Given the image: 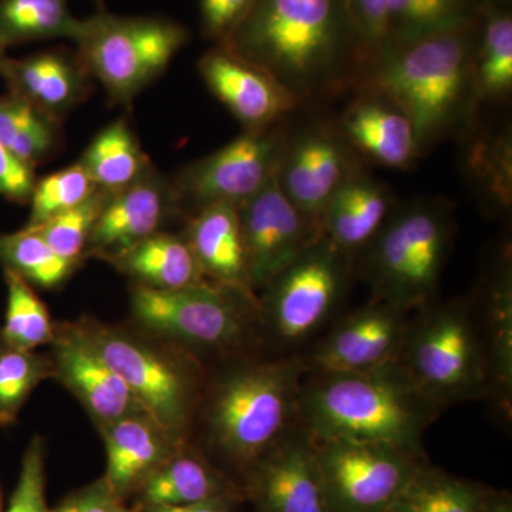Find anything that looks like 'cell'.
<instances>
[{
  "mask_svg": "<svg viewBox=\"0 0 512 512\" xmlns=\"http://www.w3.org/2000/svg\"><path fill=\"white\" fill-rule=\"evenodd\" d=\"M8 57V50L0 45V70H2L3 64H5L6 60H8Z\"/></svg>",
  "mask_w": 512,
  "mask_h": 512,
  "instance_id": "bcb514c9",
  "label": "cell"
},
{
  "mask_svg": "<svg viewBox=\"0 0 512 512\" xmlns=\"http://www.w3.org/2000/svg\"><path fill=\"white\" fill-rule=\"evenodd\" d=\"M288 134L279 126L244 130L231 143L192 161L173 178L183 217L214 204H244L278 173Z\"/></svg>",
  "mask_w": 512,
  "mask_h": 512,
  "instance_id": "8fae6325",
  "label": "cell"
},
{
  "mask_svg": "<svg viewBox=\"0 0 512 512\" xmlns=\"http://www.w3.org/2000/svg\"><path fill=\"white\" fill-rule=\"evenodd\" d=\"M301 356L247 360L222 373L204 404L211 450L242 476L298 424Z\"/></svg>",
  "mask_w": 512,
  "mask_h": 512,
  "instance_id": "277c9868",
  "label": "cell"
},
{
  "mask_svg": "<svg viewBox=\"0 0 512 512\" xmlns=\"http://www.w3.org/2000/svg\"><path fill=\"white\" fill-rule=\"evenodd\" d=\"M242 494L222 495L200 503L181 505H148L137 508L136 512H234Z\"/></svg>",
  "mask_w": 512,
  "mask_h": 512,
  "instance_id": "ee69618b",
  "label": "cell"
},
{
  "mask_svg": "<svg viewBox=\"0 0 512 512\" xmlns=\"http://www.w3.org/2000/svg\"><path fill=\"white\" fill-rule=\"evenodd\" d=\"M62 121L47 116L12 93L0 96V143L33 168L62 146Z\"/></svg>",
  "mask_w": 512,
  "mask_h": 512,
  "instance_id": "f1b7e54d",
  "label": "cell"
},
{
  "mask_svg": "<svg viewBox=\"0 0 512 512\" xmlns=\"http://www.w3.org/2000/svg\"><path fill=\"white\" fill-rule=\"evenodd\" d=\"M456 234L453 207L441 198L396 204L383 227L356 256L355 272L372 299L413 312L436 299Z\"/></svg>",
  "mask_w": 512,
  "mask_h": 512,
  "instance_id": "8992f818",
  "label": "cell"
},
{
  "mask_svg": "<svg viewBox=\"0 0 512 512\" xmlns=\"http://www.w3.org/2000/svg\"><path fill=\"white\" fill-rule=\"evenodd\" d=\"M241 493L224 471L184 446L144 481L136 497L137 508H141L200 503Z\"/></svg>",
  "mask_w": 512,
  "mask_h": 512,
  "instance_id": "d4e9b609",
  "label": "cell"
},
{
  "mask_svg": "<svg viewBox=\"0 0 512 512\" xmlns=\"http://www.w3.org/2000/svg\"><path fill=\"white\" fill-rule=\"evenodd\" d=\"M441 410L397 362L366 372L308 369L298 423L313 440L370 441L426 456L424 434Z\"/></svg>",
  "mask_w": 512,
  "mask_h": 512,
  "instance_id": "3957f363",
  "label": "cell"
},
{
  "mask_svg": "<svg viewBox=\"0 0 512 512\" xmlns=\"http://www.w3.org/2000/svg\"><path fill=\"white\" fill-rule=\"evenodd\" d=\"M487 490L424 463L386 512H477Z\"/></svg>",
  "mask_w": 512,
  "mask_h": 512,
  "instance_id": "1f68e13d",
  "label": "cell"
},
{
  "mask_svg": "<svg viewBox=\"0 0 512 512\" xmlns=\"http://www.w3.org/2000/svg\"><path fill=\"white\" fill-rule=\"evenodd\" d=\"M134 284L170 289L207 284L194 252L184 235L160 231L109 261Z\"/></svg>",
  "mask_w": 512,
  "mask_h": 512,
  "instance_id": "484cf974",
  "label": "cell"
},
{
  "mask_svg": "<svg viewBox=\"0 0 512 512\" xmlns=\"http://www.w3.org/2000/svg\"><path fill=\"white\" fill-rule=\"evenodd\" d=\"M394 207L392 190L360 171L330 198L320 215V235L355 261L376 237Z\"/></svg>",
  "mask_w": 512,
  "mask_h": 512,
  "instance_id": "603a6c76",
  "label": "cell"
},
{
  "mask_svg": "<svg viewBox=\"0 0 512 512\" xmlns=\"http://www.w3.org/2000/svg\"><path fill=\"white\" fill-rule=\"evenodd\" d=\"M77 325L126 383L141 409L175 441L187 444L202 399L197 362L174 349H163L151 339L96 320L84 319Z\"/></svg>",
  "mask_w": 512,
  "mask_h": 512,
  "instance_id": "ba28073f",
  "label": "cell"
},
{
  "mask_svg": "<svg viewBox=\"0 0 512 512\" xmlns=\"http://www.w3.org/2000/svg\"><path fill=\"white\" fill-rule=\"evenodd\" d=\"M0 512H2V503H0Z\"/></svg>",
  "mask_w": 512,
  "mask_h": 512,
  "instance_id": "681fc988",
  "label": "cell"
},
{
  "mask_svg": "<svg viewBox=\"0 0 512 512\" xmlns=\"http://www.w3.org/2000/svg\"><path fill=\"white\" fill-rule=\"evenodd\" d=\"M46 503V446L35 436L23 454L18 484L8 512H49Z\"/></svg>",
  "mask_w": 512,
  "mask_h": 512,
  "instance_id": "f35d334b",
  "label": "cell"
},
{
  "mask_svg": "<svg viewBox=\"0 0 512 512\" xmlns=\"http://www.w3.org/2000/svg\"><path fill=\"white\" fill-rule=\"evenodd\" d=\"M366 53V63L382 49L392 0H346Z\"/></svg>",
  "mask_w": 512,
  "mask_h": 512,
  "instance_id": "60d3db41",
  "label": "cell"
},
{
  "mask_svg": "<svg viewBox=\"0 0 512 512\" xmlns=\"http://www.w3.org/2000/svg\"><path fill=\"white\" fill-rule=\"evenodd\" d=\"M49 512H136L130 510L126 500L114 494L104 478L74 491Z\"/></svg>",
  "mask_w": 512,
  "mask_h": 512,
  "instance_id": "7bdbcfd3",
  "label": "cell"
},
{
  "mask_svg": "<svg viewBox=\"0 0 512 512\" xmlns=\"http://www.w3.org/2000/svg\"><path fill=\"white\" fill-rule=\"evenodd\" d=\"M221 46L271 73L301 101L359 82L366 66L346 0H256Z\"/></svg>",
  "mask_w": 512,
  "mask_h": 512,
  "instance_id": "6da1fadb",
  "label": "cell"
},
{
  "mask_svg": "<svg viewBox=\"0 0 512 512\" xmlns=\"http://www.w3.org/2000/svg\"><path fill=\"white\" fill-rule=\"evenodd\" d=\"M197 69L208 90L244 130L278 126L302 103L271 73L221 45L208 50Z\"/></svg>",
  "mask_w": 512,
  "mask_h": 512,
  "instance_id": "e0dca14e",
  "label": "cell"
},
{
  "mask_svg": "<svg viewBox=\"0 0 512 512\" xmlns=\"http://www.w3.org/2000/svg\"><path fill=\"white\" fill-rule=\"evenodd\" d=\"M36 181V168L0 143V197L19 205L29 204Z\"/></svg>",
  "mask_w": 512,
  "mask_h": 512,
  "instance_id": "b9f144b4",
  "label": "cell"
},
{
  "mask_svg": "<svg viewBox=\"0 0 512 512\" xmlns=\"http://www.w3.org/2000/svg\"><path fill=\"white\" fill-rule=\"evenodd\" d=\"M184 237L212 284L252 293L237 205L214 204L185 217ZM258 296V295H256Z\"/></svg>",
  "mask_w": 512,
  "mask_h": 512,
  "instance_id": "cb8c5ba5",
  "label": "cell"
},
{
  "mask_svg": "<svg viewBox=\"0 0 512 512\" xmlns=\"http://www.w3.org/2000/svg\"><path fill=\"white\" fill-rule=\"evenodd\" d=\"M256 512H332L315 443L296 424L244 476Z\"/></svg>",
  "mask_w": 512,
  "mask_h": 512,
  "instance_id": "9a60e30c",
  "label": "cell"
},
{
  "mask_svg": "<svg viewBox=\"0 0 512 512\" xmlns=\"http://www.w3.org/2000/svg\"><path fill=\"white\" fill-rule=\"evenodd\" d=\"M477 512H512L511 497L503 491L488 488L483 503H481Z\"/></svg>",
  "mask_w": 512,
  "mask_h": 512,
  "instance_id": "f6af8a7d",
  "label": "cell"
},
{
  "mask_svg": "<svg viewBox=\"0 0 512 512\" xmlns=\"http://www.w3.org/2000/svg\"><path fill=\"white\" fill-rule=\"evenodd\" d=\"M52 348L53 377L82 403L97 427L146 413L77 323L56 326Z\"/></svg>",
  "mask_w": 512,
  "mask_h": 512,
  "instance_id": "d6986e66",
  "label": "cell"
},
{
  "mask_svg": "<svg viewBox=\"0 0 512 512\" xmlns=\"http://www.w3.org/2000/svg\"><path fill=\"white\" fill-rule=\"evenodd\" d=\"M181 214L171 180L156 167L111 195L87 244L84 259L109 262L144 239L163 231L170 218Z\"/></svg>",
  "mask_w": 512,
  "mask_h": 512,
  "instance_id": "ac0fdd59",
  "label": "cell"
},
{
  "mask_svg": "<svg viewBox=\"0 0 512 512\" xmlns=\"http://www.w3.org/2000/svg\"><path fill=\"white\" fill-rule=\"evenodd\" d=\"M410 313L372 299L333 323L306 365L325 372H366L397 362Z\"/></svg>",
  "mask_w": 512,
  "mask_h": 512,
  "instance_id": "2e32d148",
  "label": "cell"
},
{
  "mask_svg": "<svg viewBox=\"0 0 512 512\" xmlns=\"http://www.w3.org/2000/svg\"><path fill=\"white\" fill-rule=\"evenodd\" d=\"M70 0H0V45L10 47L45 40H73L80 19Z\"/></svg>",
  "mask_w": 512,
  "mask_h": 512,
  "instance_id": "4dcf8cb0",
  "label": "cell"
},
{
  "mask_svg": "<svg viewBox=\"0 0 512 512\" xmlns=\"http://www.w3.org/2000/svg\"><path fill=\"white\" fill-rule=\"evenodd\" d=\"M94 2L99 3V5L101 6V3H103V2H104V0H94Z\"/></svg>",
  "mask_w": 512,
  "mask_h": 512,
  "instance_id": "c3c4849f",
  "label": "cell"
},
{
  "mask_svg": "<svg viewBox=\"0 0 512 512\" xmlns=\"http://www.w3.org/2000/svg\"><path fill=\"white\" fill-rule=\"evenodd\" d=\"M111 195L110 192L97 190L82 204L32 229L39 232L63 258L83 262L94 225Z\"/></svg>",
  "mask_w": 512,
  "mask_h": 512,
  "instance_id": "74e56055",
  "label": "cell"
},
{
  "mask_svg": "<svg viewBox=\"0 0 512 512\" xmlns=\"http://www.w3.org/2000/svg\"><path fill=\"white\" fill-rule=\"evenodd\" d=\"M0 79L8 93L59 121L89 99L94 83L76 50L67 47L40 50L19 59L9 56Z\"/></svg>",
  "mask_w": 512,
  "mask_h": 512,
  "instance_id": "ffe728a7",
  "label": "cell"
},
{
  "mask_svg": "<svg viewBox=\"0 0 512 512\" xmlns=\"http://www.w3.org/2000/svg\"><path fill=\"white\" fill-rule=\"evenodd\" d=\"M474 22L384 45L360 74V89L380 94L412 121L420 154L473 111Z\"/></svg>",
  "mask_w": 512,
  "mask_h": 512,
  "instance_id": "7a4b0ae2",
  "label": "cell"
},
{
  "mask_svg": "<svg viewBox=\"0 0 512 512\" xmlns=\"http://www.w3.org/2000/svg\"><path fill=\"white\" fill-rule=\"evenodd\" d=\"M256 0H198L202 35L221 45L247 18Z\"/></svg>",
  "mask_w": 512,
  "mask_h": 512,
  "instance_id": "ab89813d",
  "label": "cell"
},
{
  "mask_svg": "<svg viewBox=\"0 0 512 512\" xmlns=\"http://www.w3.org/2000/svg\"><path fill=\"white\" fill-rule=\"evenodd\" d=\"M471 20L468 0H392L384 45L457 28Z\"/></svg>",
  "mask_w": 512,
  "mask_h": 512,
  "instance_id": "e575fe53",
  "label": "cell"
},
{
  "mask_svg": "<svg viewBox=\"0 0 512 512\" xmlns=\"http://www.w3.org/2000/svg\"><path fill=\"white\" fill-rule=\"evenodd\" d=\"M130 299L150 336L187 349L234 350L259 326L258 296L212 282L170 291L134 284Z\"/></svg>",
  "mask_w": 512,
  "mask_h": 512,
  "instance_id": "9c48e42d",
  "label": "cell"
},
{
  "mask_svg": "<svg viewBox=\"0 0 512 512\" xmlns=\"http://www.w3.org/2000/svg\"><path fill=\"white\" fill-rule=\"evenodd\" d=\"M72 42L110 103L130 106L167 72L190 42V30L164 15L120 16L100 9L80 19Z\"/></svg>",
  "mask_w": 512,
  "mask_h": 512,
  "instance_id": "52a82bcc",
  "label": "cell"
},
{
  "mask_svg": "<svg viewBox=\"0 0 512 512\" xmlns=\"http://www.w3.org/2000/svg\"><path fill=\"white\" fill-rule=\"evenodd\" d=\"M99 190L80 161L55 173L37 178L26 228H35L82 204Z\"/></svg>",
  "mask_w": 512,
  "mask_h": 512,
  "instance_id": "8d00e7d4",
  "label": "cell"
},
{
  "mask_svg": "<svg viewBox=\"0 0 512 512\" xmlns=\"http://www.w3.org/2000/svg\"><path fill=\"white\" fill-rule=\"evenodd\" d=\"M360 171V157L338 127L316 124L289 134L276 180L288 200L319 229L330 198Z\"/></svg>",
  "mask_w": 512,
  "mask_h": 512,
  "instance_id": "4fadbf2b",
  "label": "cell"
},
{
  "mask_svg": "<svg viewBox=\"0 0 512 512\" xmlns=\"http://www.w3.org/2000/svg\"><path fill=\"white\" fill-rule=\"evenodd\" d=\"M53 377L52 357L0 342V427L12 426L43 380Z\"/></svg>",
  "mask_w": 512,
  "mask_h": 512,
  "instance_id": "d590c367",
  "label": "cell"
},
{
  "mask_svg": "<svg viewBox=\"0 0 512 512\" xmlns=\"http://www.w3.org/2000/svg\"><path fill=\"white\" fill-rule=\"evenodd\" d=\"M0 264L33 288L53 289L63 285L82 262L63 258L39 232L23 227L0 234Z\"/></svg>",
  "mask_w": 512,
  "mask_h": 512,
  "instance_id": "d6a6232c",
  "label": "cell"
},
{
  "mask_svg": "<svg viewBox=\"0 0 512 512\" xmlns=\"http://www.w3.org/2000/svg\"><path fill=\"white\" fill-rule=\"evenodd\" d=\"M487 8L473 53L474 103L504 100L512 90V18L505 10Z\"/></svg>",
  "mask_w": 512,
  "mask_h": 512,
  "instance_id": "f546056e",
  "label": "cell"
},
{
  "mask_svg": "<svg viewBox=\"0 0 512 512\" xmlns=\"http://www.w3.org/2000/svg\"><path fill=\"white\" fill-rule=\"evenodd\" d=\"M487 339L493 372V396L504 412L511 409L512 390V279L510 265L497 269L476 301Z\"/></svg>",
  "mask_w": 512,
  "mask_h": 512,
  "instance_id": "83f0119b",
  "label": "cell"
},
{
  "mask_svg": "<svg viewBox=\"0 0 512 512\" xmlns=\"http://www.w3.org/2000/svg\"><path fill=\"white\" fill-rule=\"evenodd\" d=\"M400 367L441 409L493 396V372L476 299H433L410 313Z\"/></svg>",
  "mask_w": 512,
  "mask_h": 512,
  "instance_id": "5b68a950",
  "label": "cell"
},
{
  "mask_svg": "<svg viewBox=\"0 0 512 512\" xmlns=\"http://www.w3.org/2000/svg\"><path fill=\"white\" fill-rule=\"evenodd\" d=\"M79 161L96 187L110 194L130 187L154 167L126 117L100 130Z\"/></svg>",
  "mask_w": 512,
  "mask_h": 512,
  "instance_id": "4316f807",
  "label": "cell"
},
{
  "mask_svg": "<svg viewBox=\"0 0 512 512\" xmlns=\"http://www.w3.org/2000/svg\"><path fill=\"white\" fill-rule=\"evenodd\" d=\"M336 127L357 156L372 163L406 170L421 157L409 117L392 101L369 90L360 89Z\"/></svg>",
  "mask_w": 512,
  "mask_h": 512,
  "instance_id": "44dd1931",
  "label": "cell"
},
{
  "mask_svg": "<svg viewBox=\"0 0 512 512\" xmlns=\"http://www.w3.org/2000/svg\"><path fill=\"white\" fill-rule=\"evenodd\" d=\"M483 2L487 6H494V8H498V5L507 2V0H483Z\"/></svg>",
  "mask_w": 512,
  "mask_h": 512,
  "instance_id": "7dc6e473",
  "label": "cell"
},
{
  "mask_svg": "<svg viewBox=\"0 0 512 512\" xmlns=\"http://www.w3.org/2000/svg\"><path fill=\"white\" fill-rule=\"evenodd\" d=\"M106 448L104 481L123 500L136 495L158 467L187 444L178 443L147 413L99 426Z\"/></svg>",
  "mask_w": 512,
  "mask_h": 512,
  "instance_id": "7402d4cb",
  "label": "cell"
},
{
  "mask_svg": "<svg viewBox=\"0 0 512 512\" xmlns=\"http://www.w3.org/2000/svg\"><path fill=\"white\" fill-rule=\"evenodd\" d=\"M3 275L8 288V303L0 342L9 348L29 352L52 345L56 325L45 302L36 295L35 288L15 272L3 269Z\"/></svg>",
  "mask_w": 512,
  "mask_h": 512,
  "instance_id": "836d02e7",
  "label": "cell"
},
{
  "mask_svg": "<svg viewBox=\"0 0 512 512\" xmlns=\"http://www.w3.org/2000/svg\"><path fill=\"white\" fill-rule=\"evenodd\" d=\"M353 274V259L320 235L258 296L259 326L279 348L305 345L336 315Z\"/></svg>",
  "mask_w": 512,
  "mask_h": 512,
  "instance_id": "30bf717a",
  "label": "cell"
},
{
  "mask_svg": "<svg viewBox=\"0 0 512 512\" xmlns=\"http://www.w3.org/2000/svg\"><path fill=\"white\" fill-rule=\"evenodd\" d=\"M238 211L247 249L249 284L255 295L320 237L319 229L288 200L276 177L239 205Z\"/></svg>",
  "mask_w": 512,
  "mask_h": 512,
  "instance_id": "5bb4252c",
  "label": "cell"
},
{
  "mask_svg": "<svg viewBox=\"0 0 512 512\" xmlns=\"http://www.w3.org/2000/svg\"><path fill=\"white\" fill-rule=\"evenodd\" d=\"M313 443L332 512H386L426 463L423 454L389 444L343 439Z\"/></svg>",
  "mask_w": 512,
  "mask_h": 512,
  "instance_id": "7c38bea8",
  "label": "cell"
}]
</instances>
